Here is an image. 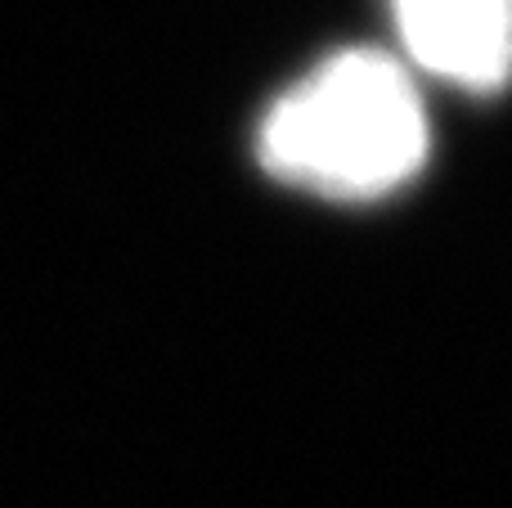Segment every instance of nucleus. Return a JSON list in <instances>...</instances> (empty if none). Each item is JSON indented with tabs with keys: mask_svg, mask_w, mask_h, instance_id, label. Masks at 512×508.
<instances>
[{
	"mask_svg": "<svg viewBox=\"0 0 512 508\" xmlns=\"http://www.w3.org/2000/svg\"><path fill=\"white\" fill-rule=\"evenodd\" d=\"M256 153L288 185L378 198L423 171L427 108L396 59L346 50L274 99Z\"/></svg>",
	"mask_w": 512,
	"mask_h": 508,
	"instance_id": "1",
	"label": "nucleus"
},
{
	"mask_svg": "<svg viewBox=\"0 0 512 508\" xmlns=\"http://www.w3.org/2000/svg\"><path fill=\"white\" fill-rule=\"evenodd\" d=\"M405 54L432 77L499 90L512 77V0H391Z\"/></svg>",
	"mask_w": 512,
	"mask_h": 508,
	"instance_id": "2",
	"label": "nucleus"
}]
</instances>
